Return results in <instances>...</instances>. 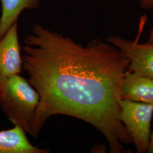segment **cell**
<instances>
[{
    "mask_svg": "<svg viewBox=\"0 0 153 153\" xmlns=\"http://www.w3.org/2000/svg\"><path fill=\"white\" fill-rule=\"evenodd\" d=\"M23 69L40 96L31 136L54 115L93 126L111 153H131L133 143L119 119L120 88L129 61L120 49L95 39L86 45L40 24L23 39Z\"/></svg>",
    "mask_w": 153,
    "mask_h": 153,
    "instance_id": "cell-1",
    "label": "cell"
},
{
    "mask_svg": "<svg viewBox=\"0 0 153 153\" xmlns=\"http://www.w3.org/2000/svg\"><path fill=\"white\" fill-rule=\"evenodd\" d=\"M40 101L38 91L20 75L11 77L0 91V107L14 126L31 134Z\"/></svg>",
    "mask_w": 153,
    "mask_h": 153,
    "instance_id": "cell-2",
    "label": "cell"
},
{
    "mask_svg": "<svg viewBox=\"0 0 153 153\" xmlns=\"http://www.w3.org/2000/svg\"><path fill=\"white\" fill-rule=\"evenodd\" d=\"M120 106L119 119L131 137L137 153H148L153 105L121 99Z\"/></svg>",
    "mask_w": 153,
    "mask_h": 153,
    "instance_id": "cell-3",
    "label": "cell"
},
{
    "mask_svg": "<svg viewBox=\"0 0 153 153\" xmlns=\"http://www.w3.org/2000/svg\"><path fill=\"white\" fill-rule=\"evenodd\" d=\"M108 43L120 49L129 61L128 71L141 76L153 78V43L141 44L117 36L106 39Z\"/></svg>",
    "mask_w": 153,
    "mask_h": 153,
    "instance_id": "cell-4",
    "label": "cell"
},
{
    "mask_svg": "<svg viewBox=\"0 0 153 153\" xmlns=\"http://www.w3.org/2000/svg\"><path fill=\"white\" fill-rule=\"evenodd\" d=\"M21 51L16 22L0 39V91L11 77L21 73L23 69Z\"/></svg>",
    "mask_w": 153,
    "mask_h": 153,
    "instance_id": "cell-5",
    "label": "cell"
},
{
    "mask_svg": "<svg viewBox=\"0 0 153 153\" xmlns=\"http://www.w3.org/2000/svg\"><path fill=\"white\" fill-rule=\"evenodd\" d=\"M120 99L153 105V78L127 70L121 85Z\"/></svg>",
    "mask_w": 153,
    "mask_h": 153,
    "instance_id": "cell-6",
    "label": "cell"
},
{
    "mask_svg": "<svg viewBox=\"0 0 153 153\" xmlns=\"http://www.w3.org/2000/svg\"><path fill=\"white\" fill-rule=\"evenodd\" d=\"M49 150L34 146L28 141L26 132L20 126L0 131V153H48Z\"/></svg>",
    "mask_w": 153,
    "mask_h": 153,
    "instance_id": "cell-7",
    "label": "cell"
},
{
    "mask_svg": "<svg viewBox=\"0 0 153 153\" xmlns=\"http://www.w3.org/2000/svg\"><path fill=\"white\" fill-rule=\"evenodd\" d=\"M42 0H0V39L18 21L24 10H34L39 7Z\"/></svg>",
    "mask_w": 153,
    "mask_h": 153,
    "instance_id": "cell-8",
    "label": "cell"
},
{
    "mask_svg": "<svg viewBox=\"0 0 153 153\" xmlns=\"http://www.w3.org/2000/svg\"><path fill=\"white\" fill-rule=\"evenodd\" d=\"M140 6L145 10H153V0H138Z\"/></svg>",
    "mask_w": 153,
    "mask_h": 153,
    "instance_id": "cell-9",
    "label": "cell"
},
{
    "mask_svg": "<svg viewBox=\"0 0 153 153\" xmlns=\"http://www.w3.org/2000/svg\"><path fill=\"white\" fill-rule=\"evenodd\" d=\"M148 153H153V131L150 135V144H149V148L148 150Z\"/></svg>",
    "mask_w": 153,
    "mask_h": 153,
    "instance_id": "cell-10",
    "label": "cell"
},
{
    "mask_svg": "<svg viewBox=\"0 0 153 153\" xmlns=\"http://www.w3.org/2000/svg\"><path fill=\"white\" fill-rule=\"evenodd\" d=\"M148 42H149V43H153V28L150 31L149 39Z\"/></svg>",
    "mask_w": 153,
    "mask_h": 153,
    "instance_id": "cell-11",
    "label": "cell"
}]
</instances>
